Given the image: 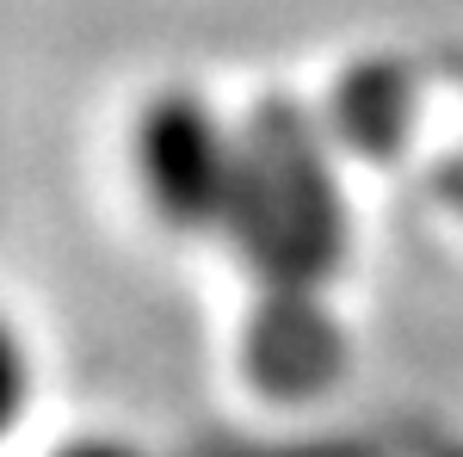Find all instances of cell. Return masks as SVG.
<instances>
[{
	"label": "cell",
	"mask_w": 463,
	"mask_h": 457,
	"mask_svg": "<svg viewBox=\"0 0 463 457\" xmlns=\"http://www.w3.org/2000/svg\"><path fill=\"white\" fill-rule=\"evenodd\" d=\"M25 402H32V358L19 347V334L0 321V433L25 414Z\"/></svg>",
	"instance_id": "cell-2"
},
{
	"label": "cell",
	"mask_w": 463,
	"mask_h": 457,
	"mask_svg": "<svg viewBox=\"0 0 463 457\" xmlns=\"http://www.w3.org/2000/svg\"><path fill=\"white\" fill-rule=\"evenodd\" d=\"M137 167H143L148 205L179 229L229 223L248 186V155L229 142L222 118L198 93H161L143 111Z\"/></svg>",
	"instance_id": "cell-1"
},
{
	"label": "cell",
	"mask_w": 463,
	"mask_h": 457,
	"mask_svg": "<svg viewBox=\"0 0 463 457\" xmlns=\"http://www.w3.org/2000/svg\"><path fill=\"white\" fill-rule=\"evenodd\" d=\"M74 457H124V452H74Z\"/></svg>",
	"instance_id": "cell-3"
}]
</instances>
